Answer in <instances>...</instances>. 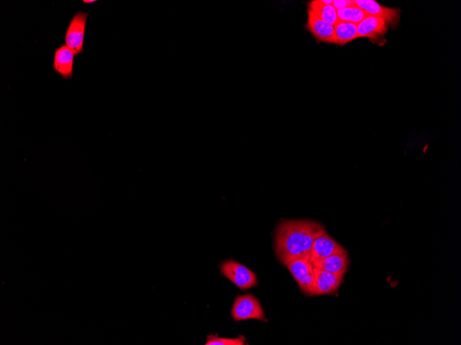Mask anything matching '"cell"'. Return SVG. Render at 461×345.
<instances>
[{
  "mask_svg": "<svg viewBox=\"0 0 461 345\" xmlns=\"http://www.w3.org/2000/svg\"><path fill=\"white\" fill-rule=\"evenodd\" d=\"M327 233L325 227L313 220H286L277 226L275 252L284 265L300 258H309L314 241Z\"/></svg>",
  "mask_w": 461,
  "mask_h": 345,
  "instance_id": "6da1fadb",
  "label": "cell"
},
{
  "mask_svg": "<svg viewBox=\"0 0 461 345\" xmlns=\"http://www.w3.org/2000/svg\"><path fill=\"white\" fill-rule=\"evenodd\" d=\"M286 267L304 294L311 296H315L314 266L309 258L295 259Z\"/></svg>",
  "mask_w": 461,
  "mask_h": 345,
  "instance_id": "7a4b0ae2",
  "label": "cell"
},
{
  "mask_svg": "<svg viewBox=\"0 0 461 345\" xmlns=\"http://www.w3.org/2000/svg\"><path fill=\"white\" fill-rule=\"evenodd\" d=\"M232 316L233 319L236 322L247 319H257L260 321H267L260 303L251 294L238 296L235 298L232 309Z\"/></svg>",
  "mask_w": 461,
  "mask_h": 345,
  "instance_id": "3957f363",
  "label": "cell"
},
{
  "mask_svg": "<svg viewBox=\"0 0 461 345\" xmlns=\"http://www.w3.org/2000/svg\"><path fill=\"white\" fill-rule=\"evenodd\" d=\"M220 268L222 274L241 290H247L258 285L256 274L239 263L227 261L221 264Z\"/></svg>",
  "mask_w": 461,
  "mask_h": 345,
  "instance_id": "277c9868",
  "label": "cell"
},
{
  "mask_svg": "<svg viewBox=\"0 0 461 345\" xmlns=\"http://www.w3.org/2000/svg\"><path fill=\"white\" fill-rule=\"evenodd\" d=\"M88 13L78 12L72 18L65 34L66 46L77 56L83 52Z\"/></svg>",
  "mask_w": 461,
  "mask_h": 345,
  "instance_id": "5b68a950",
  "label": "cell"
},
{
  "mask_svg": "<svg viewBox=\"0 0 461 345\" xmlns=\"http://www.w3.org/2000/svg\"><path fill=\"white\" fill-rule=\"evenodd\" d=\"M354 3L368 15L379 17L392 27L396 26L399 23L398 9L383 7L375 0H355Z\"/></svg>",
  "mask_w": 461,
  "mask_h": 345,
  "instance_id": "8992f818",
  "label": "cell"
},
{
  "mask_svg": "<svg viewBox=\"0 0 461 345\" xmlns=\"http://www.w3.org/2000/svg\"><path fill=\"white\" fill-rule=\"evenodd\" d=\"M347 250L328 234L325 233L313 243L310 259L313 262L333 255L347 254Z\"/></svg>",
  "mask_w": 461,
  "mask_h": 345,
  "instance_id": "52a82bcc",
  "label": "cell"
},
{
  "mask_svg": "<svg viewBox=\"0 0 461 345\" xmlns=\"http://www.w3.org/2000/svg\"><path fill=\"white\" fill-rule=\"evenodd\" d=\"M358 38H368L372 41H380L386 34L388 27L386 22L382 19L368 15L359 25Z\"/></svg>",
  "mask_w": 461,
  "mask_h": 345,
  "instance_id": "ba28073f",
  "label": "cell"
},
{
  "mask_svg": "<svg viewBox=\"0 0 461 345\" xmlns=\"http://www.w3.org/2000/svg\"><path fill=\"white\" fill-rule=\"evenodd\" d=\"M315 296L333 294L343 283L344 274H337L314 267Z\"/></svg>",
  "mask_w": 461,
  "mask_h": 345,
  "instance_id": "9c48e42d",
  "label": "cell"
},
{
  "mask_svg": "<svg viewBox=\"0 0 461 345\" xmlns=\"http://www.w3.org/2000/svg\"><path fill=\"white\" fill-rule=\"evenodd\" d=\"M308 19H307L306 29L317 40L335 44V26L329 25L319 18L311 10L307 8Z\"/></svg>",
  "mask_w": 461,
  "mask_h": 345,
  "instance_id": "30bf717a",
  "label": "cell"
},
{
  "mask_svg": "<svg viewBox=\"0 0 461 345\" xmlns=\"http://www.w3.org/2000/svg\"><path fill=\"white\" fill-rule=\"evenodd\" d=\"M75 54L66 45L56 49L54 56V71L64 80H71L74 75Z\"/></svg>",
  "mask_w": 461,
  "mask_h": 345,
  "instance_id": "8fae6325",
  "label": "cell"
},
{
  "mask_svg": "<svg viewBox=\"0 0 461 345\" xmlns=\"http://www.w3.org/2000/svg\"><path fill=\"white\" fill-rule=\"evenodd\" d=\"M314 267L327 271L333 274H344L347 272L349 267L348 253L333 255L313 262Z\"/></svg>",
  "mask_w": 461,
  "mask_h": 345,
  "instance_id": "7c38bea8",
  "label": "cell"
},
{
  "mask_svg": "<svg viewBox=\"0 0 461 345\" xmlns=\"http://www.w3.org/2000/svg\"><path fill=\"white\" fill-rule=\"evenodd\" d=\"M335 44L344 46L358 38L357 25L338 21L335 25Z\"/></svg>",
  "mask_w": 461,
  "mask_h": 345,
  "instance_id": "4fadbf2b",
  "label": "cell"
},
{
  "mask_svg": "<svg viewBox=\"0 0 461 345\" xmlns=\"http://www.w3.org/2000/svg\"><path fill=\"white\" fill-rule=\"evenodd\" d=\"M308 8L326 23L335 26L339 21L337 10L333 5H323L320 0L311 2Z\"/></svg>",
  "mask_w": 461,
  "mask_h": 345,
  "instance_id": "5bb4252c",
  "label": "cell"
},
{
  "mask_svg": "<svg viewBox=\"0 0 461 345\" xmlns=\"http://www.w3.org/2000/svg\"><path fill=\"white\" fill-rule=\"evenodd\" d=\"M339 21L359 25L368 14L361 8L354 5L345 9L337 10Z\"/></svg>",
  "mask_w": 461,
  "mask_h": 345,
  "instance_id": "9a60e30c",
  "label": "cell"
},
{
  "mask_svg": "<svg viewBox=\"0 0 461 345\" xmlns=\"http://www.w3.org/2000/svg\"><path fill=\"white\" fill-rule=\"evenodd\" d=\"M206 345H245L247 344L246 337L240 335L236 338H225L218 337V334H211L207 337Z\"/></svg>",
  "mask_w": 461,
  "mask_h": 345,
  "instance_id": "2e32d148",
  "label": "cell"
},
{
  "mask_svg": "<svg viewBox=\"0 0 461 345\" xmlns=\"http://www.w3.org/2000/svg\"><path fill=\"white\" fill-rule=\"evenodd\" d=\"M354 5L352 0H334L333 5L337 10H342Z\"/></svg>",
  "mask_w": 461,
  "mask_h": 345,
  "instance_id": "e0dca14e",
  "label": "cell"
},
{
  "mask_svg": "<svg viewBox=\"0 0 461 345\" xmlns=\"http://www.w3.org/2000/svg\"><path fill=\"white\" fill-rule=\"evenodd\" d=\"M95 0H83V3L84 4H92L93 3H95Z\"/></svg>",
  "mask_w": 461,
  "mask_h": 345,
  "instance_id": "ac0fdd59",
  "label": "cell"
}]
</instances>
